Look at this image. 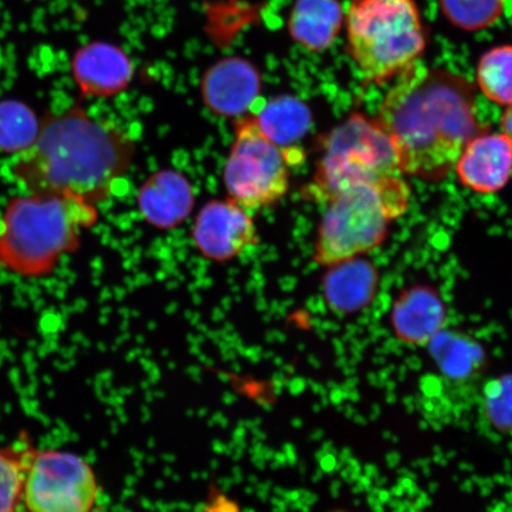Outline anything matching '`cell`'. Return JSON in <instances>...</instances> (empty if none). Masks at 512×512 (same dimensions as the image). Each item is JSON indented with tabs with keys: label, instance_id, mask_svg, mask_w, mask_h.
<instances>
[{
	"label": "cell",
	"instance_id": "cell-9",
	"mask_svg": "<svg viewBox=\"0 0 512 512\" xmlns=\"http://www.w3.org/2000/svg\"><path fill=\"white\" fill-rule=\"evenodd\" d=\"M192 240L204 258L215 262L238 258L260 242L251 213L229 197L204 204L192 227Z\"/></svg>",
	"mask_w": 512,
	"mask_h": 512
},
{
	"label": "cell",
	"instance_id": "cell-10",
	"mask_svg": "<svg viewBox=\"0 0 512 512\" xmlns=\"http://www.w3.org/2000/svg\"><path fill=\"white\" fill-rule=\"evenodd\" d=\"M259 70L241 57H228L203 75L201 95L204 106L222 118H241L251 110L261 93Z\"/></svg>",
	"mask_w": 512,
	"mask_h": 512
},
{
	"label": "cell",
	"instance_id": "cell-13",
	"mask_svg": "<svg viewBox=\"0 0 512 512\" xmlns=\"http://www.w3.org/2000/svg\"><path fill=\"white\" fill-rule=\"evenodd\" d=\"M133 75L130 56L110 43L93 42L74 56V80L87 98L105 99L123 93L131 85Z\"/></svg>",
	"mask_w": 512,
	"mask_h": 512
},
{
	"label": "cell",
	"instance_id": "cell-2",
	"mask_svg": "<svg viewBox=\"0 0 512 512\" xmlns=\"http://www.w3.org/2000/svg\"><path fill=\"white\" fill-rule=\"evenodd\" d=\"M136 155V140L124 128L73 106L41 120L35 143L12 159L10 172L25 192L78 196L98 206Z\"/></svg>",
	"mask_w": 512,
	"mask_h": 512
},
{
	"label": "cell",
	"instance_id": "cell-22",
	"mask_svg": "<svg viewBox=\"0 0 512 512\" xmlns=\"http://www.w3.org/2000/svg\"><path fill=\"white\" fill-rule=\"evenodd\" d=\"M453 27L466 32L488 29L503 16L505 0H439Z\"/></svg>",
	"mask_w": 512,
	"mask_h": 512
},
{
	"label": "cell",
	"instance_id": "cell-12",
	"mask_svg": "<svg viewBox=\"0 0 512 512\" xmlns=\"http://www.w3.org/2000/svg\"><path fill=\"white\" fill-rule=\"evenodd\" d=\"M443 387L457 394H478L486 367L482 344L464 332L444 329L427 344Z\"/></svg>",
	"mask_w": 512,
	"mask_h": 512
},
{
	"label": "cell",
	"instance_id": "cell-15",
	"mask_svg": "<svg viewBox=\"0 0 512 512\" xmlns=\"http://www.w3.org/2000/svg\"><path fill=\"white\" fill-rule=\"evenodd\" d=\"M390 322L401 343L427 347L434 336L446 329V305L432 287L414 286L396 299Z\"/></svg>",
	"mask_w": 512,
	"mask_h": 512
},
{
	"label": "cell",
	"instance_id": "cell-20",
	"mask_svg": "<svg viewBox=\"0 0 512 512\" xmlns=\"http://www.w3.org/2000/svg\"><path fill=\"white\" fill-rule=\"evenodd\" d=\"M477 87L498 106L512 105V46L491 48L480 57L477 66Z\"/></svg>",
	"mask_w": 512,
	"mask_h": 512
},
{
	"label": "cell",
	"instance_id": "cell-6",
	"mask_svg": "<svg viewBox=\"0 0 512 512\" xmlns=\"http://www.w3.org/2000/svg\"><path fill=\"white\" fill-rule=\"evenodd\" d=\"M402 176L386 131L375 118L355 113L323 142L313 188L328 202L351 185Z\"/></svg>",
	"mask_w": 512,
	"mask_h": 512
},
{
	"label": "cell",
	"instance_id": "cell-16",
	"mask_svg": "<svg viewBox=\"0 0 512 512\" xmlns=\"http://www.w3.org/2000/svg\"><path fill=\"white\" fill-rule=\"evenodd\" d=\"M379 284L376 267L357 256L329 266L323 278V296L336 315L351 316L373 302Z\"/></svg>",
	"mask_w": 512,
	"mask_h": 512
},
{
	"label": "cell",
	"instance_id": "cell-11",
	"mask_svg": "<svg viewBox=\"0 0 512 512\" xmlns=\"http://www.w3.org/2000/svg\"><path fill=\"white\" fill-rule=\"evenodd\" d=\"M454 171L466 189L496 194L507 187L512 176V145L502 132L479 133L466 145Z\"/></svg>",
	"mask_w": 512,
	"mask_h": 512
},
{
	"label": "cell",
	"instance_id": "cell-23",
	"mask_svg": "<svg viewBox=\"0 0 512 512\" xmlns=\"http://www.w3.org/2000/svg\"><path fill=\"white\" fill-rule=\"evenodd\" d=\"M34 446H0V512L14 511Z\"/></svg>",
	"mask_w": 512,
	"mask_h": 512
},
{
	"label": "cell",
	"instance_id": "cell-14",
	"mask_svg": "<svg viewBox=\"0 0 512 512\" xmlns=\"http://www.w3.org/2000/svg\"><path fill=\"white\" fill-rule=\"evenodd\" d=\"M137 201L140 214L150 226L172 230L187 221L194 209V188L181 172L159 170L140 187Z\"/></svg>",
	"mask_w": 512,
	"mask_h": 512
},
{
	"label": "cell",
	"instance_id": "cell-1",
	"mask_svg": "<svg viewBox=\"0 0 512 512\" xmlns=\"http://www.w3.org/2000/svg\"><path fill=\"white\" fill-rule=\"evenodd\" d=\"M375 119L394 146L401 175L426 182L450 175L466 145L483 132L476 86L421 62L394 80Z\"/></svg>",
	"mask_w": 512,
	"mask_h": 512
},
{
	"label": "cell",
	"instance_id": "cell-8",
	"mask_svg": "<svg viewBox=\"0 0 512 512\" xmlns=\"http://www.w3.org/2000/svg\"><path fill=\"white\" fill-rule=\"evenodd\" d=\"M99 497L98 478L85 459L34 447L12 512H100Z\"/></svg>",
	"mask_w": 512,
	"mask_h": 512
},
{
	"label": "cell",
	"instance_id": "cell-7",
	"mask_svg": "<svg viewBox=\"0 0 512 512\" xmlns=\"http://www.w3.org/2000/svg\"><path fill=\"white\" fill-rule=\"evenodd\" d=\"M261 132L254 115L234 125V142L223 168L228 197L249 213L277 204L290 190L288 152Z\"/></svg>",
	"mask_w": 512,
	"mask_h": 512
},
{
	"label": "cell",
	"instance_id": "cell-17",
	"mask_svg": "<svg viewBox=\"0 0 512 512\" xmlns=\"http://www.w3.org/2000/svg\"><path fill=\"white\" fill-rule=\"evenodd\" d=\"M344 21L339 0H297L288 19V31L300 47L322 53L334 46Z\"/></svg>",
	"mask_w": 512,
	"mask_h": 512
},
{
	"label": "cell",
	"instance_id": "cell-3",
	"mask_svg": "<svg viewBox=\"0 0 512 512\" xmlns=\"http://www.w3.org/2000/svg\"><path fill=\"white\" fill-rule=\"evenodd\" d=\"M98 221L96 204L78 196L25 192L11 198L0 221V268L27 279L48 277Z\"/></svg>",
	"mask_w": 512,
	"mask_h": 512
},
{
	"label": "cell",
	"instance_id": "cell-5",
	"mask_svg": "<svg viewBox=\"0 0 512 512\" xmlns=\"http://www.w3.org/2000/svg\"><path fill=\"white\" fill-rule=\"evenodd\" d=\"M411 190L401 176L351 185L331 197L320 221L313 260L329 267L374 251L406 213Z\"/></svg>",
	"mask_w": 512,
	"mask_h": 512
},
{
	"label": "cell",
	"instance_id": "cell-4",
	"mask_svg": "<svg viewBox=\"0 0 512 512\" xmlns=\"http://www.w3.org/2000/svg\"><path fill=\"white\" fill-rule=\"evenodd\" d=\"M344 28L350 59L363 79L376 85L415 67L427 48L415 0H352Z\"/></svg>",
	"mask_w": 512,
	"mask_h": 512
},
{
	"label": "cell",
	"instance_id": "cell-18",
	"mask_svg": "<svg viewBox=\"0 0 512 512\" xmlns=\"http://www.w3.org/2000/svg\"><path fill=\"white\" fill-rule=\"evenodd\" d=\"M262 133L281 149H296V144L309 133L312 112L302 100L292 95H280L266 102L254 115Z\"/></svg>",
	"mask_w": 512,
	"mask_h": 512
},
{
	"label": "cell",
	"instance_id": "cell-21",
	"mask_svg": "<svg viewBox=\"0 0 512 512\" xmlns=\"http://www.w3.org/2000/svg\"><path fill=\"white\" fill-rule=\"evenodd\" d=\"M480 418L492 431L512 435V373L486 380L477 394Z\"/></svg>",
	"mask_w": 512,
	"mask_h": 512
},
{
	"label": "cell",
	"instance_id": "cell-19",
	"mask_svg": "<svg viewBox=\"0 0 512 512\" xmlns=\"http://www.w3.org/2000/svg\"><path fill=\"white\" fill-rule=\"evenodd\" d=\"M40 128L41 120L23 102L0 101V152L21 155L35 143Z\"/></svg>",
	"mask_w": 512,
	"mask_h": 512
},
{
	"label": "cell",
	"instance_id": "cell-24",
	"mask_svg": "<svg viewBox=\"0 0 512 512\" xmlns=\"http://www.w3.org/2000/svg\"><path fill=\"white\" fill-rule=\"evenodd\" d=\"M502 133L512 145V105L507 106L501 118Z\"/></svg>",
	"mask_w": 512,
	"mask_h": 512
}]
</instances>
